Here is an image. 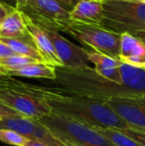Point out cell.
<instances>
[{"label":"cell","instance_id":"6da1fadb","mask_svg":"<svg viewBox=\"0 0 145 146\" xmlns=\"http://www.w3.org/2000/svg\"><path fill=\"white\" fill-rule=\"evenodd\" d=\"M28 87L44 98L52 113L69 117L93 128H131L107 106L105 100L66 94L51 87L30 84Z\"/></svg>","mask_w":145,"mask_h":146},{"label":"cell","instance_id":"7a4b0ae2","mask_svg":"<svg viewBox=\"0 0 145 146\" xmlns=\"http://www.w3.org/2000/svg\"><path fill=\"white\" fill-rule=\"evenodd\" d=\"M0 102L21 116L40 119L52 113L44 98L28 84L10 77L0 79Z\"/></svg>","mask_w":145,"mask_h":146},{"label":"cell","instance_id":"3957f363","mask_svg":"<svg viewBox=\"0 0 145 146\" xmlns=\"http://www.w3.org/2000/svg\"><path fill=\"white\" fill-rule=\"evenodd\" d=\"M39 120L66 146H116L97 128L69 117L51 113Z\"/></svg>","mask_w":145,"mask_h":146},{"label":"cell","instance_id":"277c9868","mask_svg":"<svg viewBox=\"0 0 145 146\" xmlns=\"http://www.w3.org/2000/svg\"><path fill=\"white\" fill-rule=\"evenodd\" d=\"M101 26L117 34L134 35L145 31V2L109 0L103 4Z\"/></svg>","mask_w":145,"mask_h":146},{"label":"cell","instance_id":"5b68a950","mask_svg":"<svg viewBox=\"0 0 145 146\" xmlns=\"http://www.w3.org/2000/svg\"><path fill=\"white\" fill-rule=\"evenodd\" d=\"M81 44L91 50L119 60L121 35L107 30L101 25L85 24L72 21L64 30Z\"/></svg>","mask_w":145,"mask_h":146},{"label":"cell","instance_id":"8992f818","mask_svg":"<svg viewBox=\"0 0 145 146\" xmlns=\"http://www.w3.org/2000/svg\"><path fill=\"white\" fill-rule=\"evenodd\" d=\"M14 7L45 29L64 32L72 22L70 11L56 0H15Z\"/></svg>","mask_w":145,"mask_h":146},{"label":"cell","instance_id":"52a82bcc","mask_svg":"<svg viewBox=\"0 0 145 146\" xmlns=\"http://www.w3.org/2000/svg\"><path fill=\"white\" fill-rule=\"evenodd\" d=\"M44 30L52 41L63 67L68 69H85L91 67L87 56V49L73 44L71 41L64 38L58 31L45 28Z\"/></svg>","mask_w":145,"mask_h":146},{"label":"cell","instance_id":"ba28073f","mask_svg":"<svg viewBox=\"0 0 145 146\" xmlns=\"http://www.w3.org/2000/svg\"><path fill=\"white\" fill-rule=\"evenodd\" d=\"M105 102L131 128L145 130V96L110 98Z\"/></svg>","mask_w":145,"mask_h":146},{"label":"cell","instance_id":"9c48e42d","mask_svg":"<svg viewBox=\"0 0 145 146\" xmlns=\"http://www.w3.org/2000/svg\"><path fill=\"white\" fill-rule=\"evenodd\" d=\"M22 16H23V19L25 21L28 33L32 39V42H33L37 51L40 53L42 58L44 59L45 63L55 68H62L63 65L59 59L58 55H57L54 45L47 35L44 28L35 23L29 16L26 15L23 12H22Z\"/></svg>","mask_w":145,"mask_h":146},{"label":"cell","instance_id":"30bf717a","mask_svg":"<svg viewBox=\"0 0 145 146\" xmlns=\"http://www.w3.org/2000/svg\"><path fill=\"white\" fill-rule=\"evenodd\" d=\"M119 61L133 67L145 69V44L131 34H121Z\"/></svg>","mask_w":145,"mask_h":146},{"label":"cell","instance_id":"8fae6325","mask_svg":"<svg viewBox=\"0 0 145 146\" xmlns=\"http://www.w3.org/2000/svg\"><path fill=\"white\" fill-rule=\"evenodd\" d=\"M103 0H81L71 10L72 21L101 25L103 19Z\"/></svg>","mask_w":145,"mask_h":146},{"label":"cell","instance_id":"7c38bea8","mask_svg":"<svg viewBox=\"0 0 145 146\" xmlns=\"http://www.w3.org/2000/svg\"><path fill=\"white\" fill-rule=\"evenodd\" d=\"M87 56L89 63L95 65L93 69L97 75L114 83L122 84L119 70L121 62L119 60L93 50H87Z\"/></svg>","mask_w":145,"mask_h":146},{"label":"cell","instance_id":"4fadbf2b","mask_svg":"<svg viewBox=\"0 0 145 146\" xmlns=\"http://www.w3.org/2000/svg\"><path fill=\"white\" fill-rule=\"evenodd\" d=\"M0 38L18 39L33 43L20 10L15 8L14 11L0 23Z\"/></svg>","mask_w":145,"mask_h":146},{"label":"cell","instance_id":"5bb4252c","mask_svg":"<svg viewBox=\"0 0 145 146\" xmlns=\"http://www.w3.org/2000/svg\"><path fill=\"white\" fill-rule=\"evenodd\" d=\"M119 70L122 84L137 96H145V69L121 63Z\"/></svg>","mask_w":145,"mask_h":146},{"label":"cell","instance_id":"9a60e30c","mask_svg":"<svg viewBox=\"0 0 145 146\" xmlns=\"http://www.w3.org/2000/svg\"><path fill=\"white\" fill-rule=\"evenodd\" d=\"M6 77H22V78H32V79H46L50 81H55L57 78L56 68L50 66L46 63H36L30 64L25 67L16 71L10 72Z\"/></svg>","mask_w":145,"mask_h":146},{"label":"cell","instance_id":"2e32d148","mask_svg":"<svg viewBox=\"0 0 145 146\" xmlns=\"http://www.w3.org/2000/svg\"><path fill=\"white\" fill-rule=\"evenodd\" d=\"M0 40L9 46L12 50L15 52L16 55L19 56L28 57V58L34 59L41 63H45L44 59L37 51L33 43L28 42L24 40H18V39H8V38H0Z\"/></svg>","mask_w":145,"mask_h":146},{"label":"cell","instance_id":"e0dca14e","mask_svg":"<svg viewBox=\"0 0 145 146\" xmlns=\"http://www.w3.org/2000/svg\"><path fill=\"white\" fill-rule=\"evenodd\" d=\"M36 62L38 61L28 58V57L19 56V55H15V56L9 57L6 59H1L0 60V73L6 77V75L10 72L19 70L25 66L36 63Z\"/></svg>","mask_w":145,"mask_h":146},{"label":"cell","instance_id":"ac0fdd59","mask_svg":"<svg viewBox=\"0 0 145 146\" xmlns=\"http://www.w3.org/2000/svg\"><path fill=\"white\" fill-rule=\"evenodd\" d=\"M101 134L116 146H142L140 143L127 136L120 130L112 128H97Z\"/></svg>","mask_w":145,"mask_h":146},{"label":"cell","instance_id":"d6986e66","mask_svg":"<svg viewBox=\"0 0 145 146\" xmlns=\"http://www.w3.org/2000/svg\"><path fill=\"white\" fill-rule=\"evenodd\" d=\"M29 139L10 129L0 128V141L13 146H25Z\"/></svg>","mask_w":145,"mask_h":146},{"label":"cell","instance_id":"ffe728a7","mask_svg":"<svg viewBox=\"0 0 145 146\" xmlns=\"http://www.w3.org/2000/svg\"><path fill=\"white\" fill-rule=\"evenodd\" d=\"M122 133H124L127 136L131 137L138 143H140L142 146H145V130H138V129L127 128L120 130Z\"/></svg>","mask_w":145,"mask_h":146},{"label":"cell","instance_id":"44dd1931","mask_svg":"<svg viewBox=\"0 0 145 146\" xmlns=\"http://www.w3.org/2000/svg\"><path fill=\"white\" fill-rule=\"evenodd\" d=\"M15 52L9 46H7L5 43L0 40V60L9 58V57L15 56Z\"/></svg>","mask_w":145,"mask_h":146},{"label":"cell","instance_id":"7402d4cb","mask_svg":"<svg viewBox=\"0 0 145 146\" xmlns=\"http://www.w3.org/2000/svg\"><path fill=\"white\" fill-rule=\"evenodd\" d=\"M15 7L14 6H10L6 3H3V2L0 1V23L9 15L10 13L14 11Z\"/></svg>","mask_w":145,"mask_h":146},{"label":"cell","instance_id":"603a6c76","mask_svg":"<svg viewBox=\"0 0 145 146\" xmlns=\"http://www.w3.org/2000/svg\"><path fill=\"white\" fill-rule=\"evenodd\" d=\"M17 115H19L17 112H15L13 110H11L10 108H8L7 106H5V104L0 102V116L9 117V116H17Z\"/></svg>","mask_w":145,"mask_h":146},{"label":"cell","instance_id":"cb8c5ba5","mask_svg":"<svg viewBox=\"0 0 145 146\" xmlns=\"http://www.w3.org/2000/svg\"><path fill=\"white\" fill-rule=\"evenodd\" d=\"M56 1L59 2L63 7L71 12V10L75 7V5L79 2V0H56Z\"/></svg>","mask_w":145,"mask_h":146},{"label":"cell","instance_id":"d4e9b609","mask_svg":"<svg viewBox=\"0 0 145 146\" xmlns=\"http://www.w3.org/2000/svg\"><path fill=\"white\" fill-rule=\"evenodd\" d=\"M25 146H49V145H46L44 143H41V142H38V141H34V140H28V142L26 143Z\"/></svg>","mask_w":145,"mask_h":146},{"label":"cell","instance_id":"484cf974","mask_svg":"<svg viewBox=\"0 0 145 146\" xmlns=\"http://www.w3.org/2000/svg\"><path fill=\"white\" fill-rule=\"evenodd\" d=\"M133 36H135L136 38H138L140 41H142V42L145 44V31H142V32H138L136 33V34H134Z\"/></svg>","mask_w":145,"mask_h":146},{"label":"cell","instance_id":"4316f807","mask_svg":"<svg viewBox=\"0 0 145 146\" xmlns=\"http://www.w3.org/2000/svg\"><path fill=\"white\" fill-rule=\"evenodd\" d=\"M4 77H5V76H3L1 73H0V79H2V78H4Z\"/></svg>","mask_w":145,"mask_h":146},{"label":"cell","instance_id":"83f0119b","mask_svg":"<svg viewBox=\"0 0 145 146\" xmlns=\"http://www.w3.org/2000/svg\"><path fill=\"white\" fill-rule=\"evenodd\" d=\"M3 118H4L3 116H0V121H1V120H2V119H3Z\"/></svg>","mask_w":145,"mask_h":146},{"label":"cell","instance_id":"f1b7e54d","mask_svg":"<svg viewBox=\"0 0 145 146\" xmlns=\"http://www.w3.org/2000/svg\"><path fill=\"white\" fill-rule=\"evenodd\" d=\"M103 1H109V0H103Z\"/></svg>","mask_w":145,"mask_h":146},{"label":"cell","instance_id":"f546056e","mask_svg":"<svg viewBox=\"0 0 145 146\" xmlns=\"http://www.w3.org/2000/svg\"><path fill=\"white\" fill-rule=\"evenodd\" d=\"M79 1H81V0H79Z\"/></svg>","mask_w":145,"mask_h":146}]
</instances>
